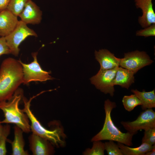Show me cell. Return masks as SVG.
I'll list each match as a JSON object with an SVG mask.
<instances>
[{"instance_id":"obj_1","label":"cell","mask_w":155,"mask_h":155,"mask_svg":"<svg viewBox=\"0 0 155 155\" xmlns=\"http://www.w3.org/2000/svg\"><path fill=\"white\" fill-rule=\"evenodd\" d=\"M23 82L22 67L20 60L5 59L0 67V102L10 99Z\"/></svg>"},{"instance_id":"obj_2","label":"cell","mask_w":155,"mask_h":155,"mask_svg":"<svg viewBox=\"0 0 155 155\" xmlns=\"http://www.w3.org/2000/svg\"><path fill=\"white\" fill-rule=\"evenodd\" d=\"M23 91L18 88L8 100L0 102V109L3 112L4 119L2 123H13L19 127L24 132L31 131L30 121L26 114L19 107L23 97Z\"/></svg>"},{"instance_id":"obj_3","label":"cell","mask_w":155,"mask_h":155,"mask_svg":"<svg viewBox=\"0 0 155 155\" xmlns=\"http://www.w3.org/2000/svg\"><path fill=\"white\" fill-rule=\"evenodd\" d=\"M116 107L115 103L107 99L104 102L105 117L102 129L92 139V142L102 140H112L122 143L128 146H132V140L134 134L127 132H122L114 125L111 114L113 109Z\"/></svg>"},{"instance_id":"obj_4","label":"cell","mask_w":155,"mask_h":155,"mask_svg":"<svg viewBox=\"0 0 155 155\" xmlns=\"http://www.w3.org/2000/svg\"><path fill=\"white\" fill-rule=\"evenodd\" d=\"M40 94H38L33 96L29 100L24 97L22 98L24 107L22 110L26 114L30 122L31 131L32 133L49 140L54 145L57 146H63L65 144L63 139L65 136L62 129L59 127L49 130L45 128L37 119L30 109L31 101Z\"/></svg>"},{"instance_id":"obj_5","label":"cell","mask_w":155,"mask_h":155,"mask_svg":"<svg viewBox=\"0 0 155 155\" xmlns=\"http://www.w3.org/2000/svg\"><path fill=\"white\" fill-rule=\"evenodd\" d=\"M37 52L32 53L33 60L30 63H25L20 60L22 67L24 84L32 81L42 82L53 79L50 75V72L44 70L41 67L37 61Z\"/></svg>"},{"instance_id":"obj_6","label":"cell","mask_w":155,"mask_h":155,"mask_svg":"<svg viewBox=\"0 0 155 155\" xmlns=\"http://www.w3.org/2000/svg\"><path fill=\"white\" fill-rule=\"evenodd\" d=\"M30 36H38L36 33L28 27L27 24L21 20L13 31L5 37L11 54L17 56L19 54L20 44L28 37Z\"/></svg>"},{"instance_id":"obj_7","label":"cell","mask_w":155,"mask_h":155,"mask_svg":"<svg viewBox=\"0 0 155 155\" xmlns=\"http://www.w3.org/2000/svg\"><path fill=\"white\" fill-rule=\"evenodd\" d=\"M153 62L145 52L136 50L125 53L124 57L120 59L119 66L135 74L139 70Z\"/></svg>"},{"instance_id":"obj_8","label":"cell","mask_w":155,"mask_h":155,"mask_svg":"<svg viewBox=\"0 0 155 155\" xmlns=\"http://www.w3.org/2000/svg\"><path fill=\"white\" fill-rule=\"evenodd\" d=\"M119 67L110 69H100L96 75L90 78L91 83L101 92L113 96L115 91L113 81Z\"/></svg>"},{"instance_id":"obj_9","label":"cell","mask_w":155,"mask_h":155,"mask_svg":"<svg viewBox=\"0 0 155 155\" xmlns=\"http://www.w3.org/2000/svg\"><path fill=\"white\" fill-rule=\"evenodd\" d=\"M144 110L135 121L121 122V124L127 132L135 134L139 130L155 127V112L152 108Z\"/></svg>"},{"instance_id":"obj_10","label":"cell","mask_w":155,"mask_h":155,"mask_svg":"<svg viewBox=\"0 0 155 155\" xmlns=\"http://www.w3.org/2000/svg\"><path fill=\"white\" fill-rule=\"evenodd\" d=\"M30 150L33 155H50L54 152L53 144L47 140L32 133L28 137Z\"/></svg>"},{"instance_id":"obj_11","label":"cell","mask_w":155,"mask_h":155,"mask_svg":"<svg viewBox=\"0 0 155 155\" xmlns=\"http://www.w3.org/2000/svg\"><path fill=\"white\" fill-rule=\"evenodd\" d=\"M152 0H135L136 7L142 10V14L138 21L144 28L155 24V13L153 7Z\"/></svg>"},{"instance_id":"obj_12","label":"cell","mask_w":155,"mask_h":155,"mask_svg":"<svg viewBox=\"0 0 155 155\" xmlns=\"http://www.w3.org/2000/svg\"><path fill=\"white\" fill-rule=\"evenodd\" d=\"M42 12L39 7L31 0H29L18 16L26 24H37L42 20Z\"/></svg>"},{"instance_id":"obj_13","label":"cell","mask_w":155,"mask_h":155,"mask_svg":"<svg viewBox=\"0 0 155 155\" xmlns=\"http://www.w3.org/2000/svg\"><path fill=\"white\" fill-rule=\"evenodd\" d=\"M18 16L6 9L0 12V36L5 37L11 32L19 22Z\"/></svg>"},{"instance_id":"obj_14","label":"cell","mask_w":155,"mask_h":155,"mask_svg":"<svg viewBox=\"0 0 155 155\" xmlns=\"http://www.w3.org/2000/svg\"><path fill=\"white\" fill-rule=\"evenodd\" d=\"M94 54L96 59L100 64V69H112L119 66L120 59L115 57L113 54L107 49L95 51Z\"/></svg>"},{"instance_id":"obj_15","label":"cell","mask_w":155,"mask_h":155,"mask_svg":"<svg viewBox=\"0 0 155 155\" xmlns=\"http://www.w3.org/2000/svg\"><path fill=\"white\" fill-rule=\"evenodd\" d=\"M14 139L13 141L8 140L11 144L12 155H28V151L25 150V142L23 131L15 125L14 127Z\"/></svg>"},{"instance_id":"obj_16","label":"cell","mask_w":155,"mask_h":155,"mask_svg":"<svg viewBox=\"0 0 155 155\" xmlns=\"http://www.w3.org/2000/svg\"><path fill=\"white\" fill-rule=\"evenodd\" d=\"M134 73L126 69L119 67L113 81V85L128 89L134 82Z\"/></svg>"},{"instance_id":"obj_17","label":"cell","mask_w":155,"mask_h":155,"mask_svg":"<svg viewBox=\"0 0 155 155\" xmlns=\"http://www.w3.org/2000/svg\"><path fill=\"white\" fill-rule=\"evenodd\" d=\"M131 91L141 101V107L143 110L155 107L154 89L148 92H146L145 90L140 92L137 89H132Z\"/></svg>"},{"instance_id":"obj_18","label":"cell","mask_w":155,"mask_h":155,"mask_svg":"<svg viewBox=\"0 0 155 155\" xmlns=\"http://www.w3.org/2000/svg\"><path fill=\"white\" fill-rule=\"evenodd\" d=\"M118 145L123 155H144L147 152L155 148V145H151L146 143H142L136 148H132L122 143L117 142Z\"/></svg>"},{"instance_id":"obj_19","label":"cell","mask_w":155,"mask_h":155,"mask_svg":"<svg viewBox=\"0 0 155 155\" xmlns=\"http://www.w3.org/2000/svg\"><path fill=\"white\" fill-rule=\"evenodd\" d=\"M122 102L125 108L128 111H131L136 106L142 105L140 100L134 94L124 96Z\"/></svg>"},{"instance_id":"obj_20","label":"cell","mask_w":155,"mask_h":155,"mask_svg":"<svg viewBox=\"0 0 155 155\" xmlns=\"http://www.w3.org/2000/svg\"><path fill=\"white\" fill-rule=\"evenodd\" d=\"M29 0H10L7 9L18 16Z\"/></svg>"},{"instance_id":"obj_21","label":"cell","mask_w":155,"mask_h":155,"mask_svg":"<svg viewBox=\"0 0 155 155\" xmlns=\"http://www.w3.org/2000/svg\"><path fill=\"white\" fill-rule=\"evenodd\" d=\"M91 148H88L83 153L85 155H104V145L100 141H94Z\"/></svg>"},{"instance_id":"obj_22","label":"cell","mask_w":155,"mask_h":155,"mask_svg":"<svg viewBox=\"0 0 155 155\" xmlns=\"http://www.w3.org/2000/svg\"><path fill=\"white\" fill-rule=\"evenodd\" d=\"M10 130L11 127L9 124H6L3 126V133L0 138V155L6 154V142L7 141V137L10 133Z\"/></svg>"},{"instance_id":"obj_23","label":"cell","mask_w":155,"mask_h":155,"mask_svg":"<svg viewBox=\"0 0 155 155\" xmlns=\"http://www.w3.org/2000/svg\"><path fill=\"white\" fill-rule=\"evenodd\" d=\"M104 143V149L108 155H123L117 144L114 141L109 140Z\"/></svg>"},{"instance_id":"obj_24","label":"cell","mask_w":155,"mask_h":155,"mask_svg":"<svg viewBox=\"0 0 155 155\" xmlns=\"http://www.w3.org/2000/svg\"><path fill=\"white\" fill-rule=\"evenodd\" d=\"M142 143H146L151 145L155 144V127L144 130Z\"/></svg>"},{"instance_id":"obj_25","label":"cell","mask_w":155,"mask_h":155,"mask_svg":"<svg viewBox=\"0 0 155 155\" xmlns=\"http://www.w3.org/2000/svg\"><path fill=\"white\" fill-rule=\"evenodd\" d=\"M136 35L145 37L155 36V24H152L143 29L137 31L136 32Z\"/></svg>"},{"instance_id":"obj_26","label":"cell","mask_w":155,"mask_h":155,"mask_svg":"<svg viewBox=\"0 0 155 155\" xmlns=\"http://www.w3.org/2000/svg\"><path fill=\"white\" fill-rule=\"evenodd\" d=\"M11 54L5 37H0V57L3 55Z\"/></svg>"},{"instance_id":"obj_27","label":"cell","mask_w":155,"mask_h":155,"mask_svg":"<svg viewBox=\"0 0 155 155\" xmlns=\"http://www.w3.org/2000/svg\"><path fill=\"white\" fill-rule=\"evenodd\" d=\"M10 0H0V12L7 9Z\"/></svg>"},{"instance_id":"obj_28","label":"cell","mask_w":155,"mask_h":155,"mask_svg":"<svg viewBox=\"0 0 155 155\" xmlns=\"http://www.w3.org/2000/svg\"><path fill=\"white\" fill-rule=\"evenodd\" d=\"M155 155V148H154L152 150L147 152L144 154V155Z\"/></svg>"},{"instance_id":"obj_29","label":"cell","mask_w":155,"mask_h":155,"mask_svg":"<svg viewBox=\"0 0 155 155\" xmlns=\"http://www.w3.org/2000/svg\"><path fill=\"white\" fill-rule=\"evenodd\" d=\"M1 121L0 120V138L2 135L3 128V126L2 125Z\"/></svg>"}]
</instances>
